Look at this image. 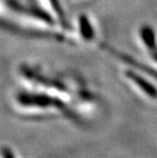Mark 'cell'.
Instances as JSON below:
<instances>
[{
	"instance_id": "5",
	"label": "cell",
	"mask_w": 157,
	"mask_h": 158,
	"mask_svg": "<svg viewBox=\"0 0 157 158\" xmlns=\"http://www.w3.org/2000/svg\"><path fill=\"white\" fill-rule=\"evenodd\" d=\"M50 2H51V4L53 6V8H54V10L57 12L59 19H61L62 23H64V16H63V15H62L63 12L61 10V8L59 7V5H58V1H57V0H50Z\"/></svg>"
},
{
	"instance_id": "2",
	"label": "cell",
	"mask_w": 157,
	"mask_h": 158,
	"mask_svg": "<svg viewBox=\"0 0 157 158\" xmlns=\"http://www.w3.org/2000/svg\"><path fill=\"white\" fill-rule=\"evenodd\" d=\"M126 75L130 80L133 81L137 86H139V88L141 89L144 93H146L150 98L157 99V90L154 86L151 85L149 82H147L146 80L141 78V77H139L137 73H133V72H128Z\"/></svg>"
},
{
	"instance_id": "6",
	"label": "cell",
	"mask_w": 157,
	"mask_h": 158,
	"mask_svg": "<svg viewBox=\"0 0 157 158\" xmlns=\"http://www.w3.org/2000/svg\"><path fill=\"white\" fill-rule=\"evenodd\" d=\"M2 155L4 156V158H14V157H13L12 152L9 149H7V148L2 149Z\"/></svg>"
},
{
	"instance_id": "4",
	"label": "cell",
	"mask_w": 157,
	"mask_h": 158,
	"mask_svg": "<svg viewBox=\"0 0 157 158\" xmlns=\"http://www.w3.org/2000/svg\"><path fill=\"white\" fill-rule=\"evenodd\" d=\"M80 26H81V31L84 37H86L87 39H91L92 36L94 35V33H93L91 25H90L88 19L86 16H81V19H80Z\"/></svg>"
},
{
	"instance_id": "1",
	"label": "cell",
	"mask_w": 157,
	"mask_h": 158,
	"mask_svg": "<svg viewBox=\"0 0 157 158\" xmlns=\"http://www.w3.org/2000/svg\"><path fill=\"white\" fill-rule=\"evenodd\" d=\"M19 102L25 106H38V107H59L61 108L63 105L58 100L47 96H38L32 94H21L18 97Z\"/></svg>"
},
{
	"instance_id": "3",
	"label": "cell",
	"mask_w": 157,
	"mask_h": 158,
	"mask_svg": "<svg viewBox=\"0 0 157 158\" xmlns=\"http://www.w3.org/2000/svg\"><path fill=\"white\" fill-rule=\"evenodd\" d=\"M141 36L143 38L145 45L147 46L150 51H151V55L157 61V47H156V41H155V36L153 33L152 29L149 27H144L141 31Z\"/></svg>"
}]
</instances>
